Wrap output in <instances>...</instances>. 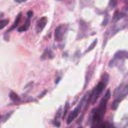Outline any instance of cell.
I'll list each match as a JSON object with an SVG mask.
<instances>
[{
	"label": "cell",
	"mask_w": 128,
	"mask_h": 128,
	"mask_svg": "<svg viewBox=\"0 0 128 128\" xmlns=\"http://www.w3.org/2000/svg\"><path fill=\"white\" fill-rule=\"evenodd\" d=\"M110 97H111V91L110 89H108L105 95L102 98L97 108H94L92 110V114H91V122L92 124V127L98 128V127L100 124V123L103 121L104 116L106 114L107 104H108Z\"/></svg>",
	"instance_id": "obj_1"
},
{
	"label": "cell",
	"mask_w": 128,
	"mask_h": 128,
	"mask_svg": "<svg viewBox=\"0 0 128 128\" xmlns=\"http://www.w3.org/2000/svg\"><path fill=\"white\" fill-rule=\"evenodd\" d=\"M110 82V75L107 73H104L101 76V80L98 83L96 87L90 92L89 97L92 100V104H95L101 94L106 88V86Z\"/></svg>",
	"instance_id": "obj_2"
},
{
	"label": "cell",
	"mask_w": 128,
	"mask_h": 128,
	"mask_svg": "<svg viewBox=\"0 0 128 128\" xmlns=\"http://www.w3.org/2000/svg\"><path fill=\"white\" fill-rule=\"evenodd\" d=\"M128 95V83L122 84L114 92L115 100L112 104L111 108L112 110H116L120 104V103L123 100V99Z\"/></svg>",
	"instance_id": "obj_3"
},
{
	"label": "cell",
	"mask_w": 128,
	"mask_h": 128,
	"mask_svg": "<svg viewBox=\"0 0 128 128\" xmlns=\"http://www.w3.org/2000/svg\"><path fill=\"white\" fill-rule=\"evenodd\" d=\"M128 60V51L126 50H118L116 52L114 57L111 59L109 63V67L112 68L115 66H118L119 61L124 62V60Z\"/></svg>",
	"instance_id": "obj_4"
},
{
	"label": "cell",
	"mask_w": 128,
	"mask_h": 128,
	"mask_svg": "<svg viewBox=\"0 0 128 128\" xmlns=\"http://www.w3.org/2000/svg\"><path fill=\"white\" fill-rule=\"evenodd\" d=\"M89 94H90V92L86 93V94L82 98V99L80 100V103L78 104L77 106L74 110L73 112H71L69 114V116H68V118H67V124H70L73 121H74V119L78 116V115H79V113H80V110H81V109H82V105H83V103L85 102V100H86L87 96H88Z\"/></svg>",
	"instance_id": "obj_5"
},
{
	"label": "cell",
	"mask_w": 128,
	"mask_h": 128,
	"mask_svg": "<svg viewBox=\"0 0 128 128\" xmlns=\"http://www.w3.org/2000/svg\"><path fill=\"white\" fill-rule=\"evenodd\" d=\"M69 29V25L64 23L58 25L55 30V40L58 42H61L63 40L65 34H67L68 31Z\"/></svg>",
	"instance_id": "obj_6"
},
{
	"label": "cell",
	"mask_w": 128,
	"mask_h": 128,
	"mask_svg": "<svg viewBox=\"0 0 128 128\" xmlns=\"http://www.w3.org/2000/svg\"><path fill=\"white\" fill-rule=\"evenodd\" d=\"M89 32V26L88 24L83 21L82 20H80V28H79V32L77 36V40L82 39L88 36Z\"/></svg>",
	"instance_id": "obj_7"
},
{
	"label": "cell",
	"mask_w": 128,
	"mask_h": 128,
	"mask_svg": "<svg viewBox=\"0 0 128 128\" xmlns=\"http://www.w3.org/2000/svg\"><path fill=\"white\" fill-rule=\"evenodd\" d=\"M48 22V19L46 16H43L41 18H40L35 26V32L36 33L39 34L41 32H43V30L44 29V28L46 27V24Z\"/></svg>",
	"instance_id": "obj_8"
},
{
	"label": "cell",
	"mask_w": 128,
	"mask_h": 128,
	"mask_svg": "<svg viewBox=\"0 0 128 128\" xmlns=\"http://www.w3.org/2000/svg\"><path fill=\"white\" fill-rule=\"evenodd\" d=\"M33 16V12L32 10H28L27 12V18L25 21V23L23 24V26H22L21 27H20L17 30L19 32H26L31 24V20H32V17Z\"/></svg>",
	"instance_id": "obj_9"
},
{
	"label": "cell",
	"mask_w": 128,
	"mask_h": 128,
	"mask_svg": "<svg viewBox=\"0 0 128 128\" xmlns=\"http://www.w3.org/2000/svg\"><path fill=\"white\" fill-rule=\"evenodd\" d=\"M22 13H20V14L16 16V19H15V20H14V24L12 25V26H11L5 33H8V32L13 31L14 28H16L18 26V25H19L20 22V20H21V18H22Z\"/></svg>",
	"instance_id": "obj_10"
},
{
	"label": "cell",
	"mask_w": 128,
	"mask_h": 128,
	"mask_svg": "<svg viewBox=\"0 0 128 128\" xmlns=\"http://www.w3.org/2000/svg\"><path fill=\"white\" fill-rule=\"evenodd\" d=\"M126 14L124 13H122V12H120L119 10H116L113 15V22H116L118 21H119L120 20L122 19H124V17H126Z\"/></svg>",
	"instance_id": "obj_11"
},
{
	"label": "cell",
	"mask_w": 128,
	"mask_h": 128,
	"mask_svg": "<svg viewBox=\"0 0 128 128\" xmlns=\"http://www.w3.org/2000/svg\"><path fill=\"white\" fill-rule=\"evenodd\" d=\"M9 98H10V99L12 100V101H14V102H15V103H17V102H19V101H20V97L18 96V94H16V93H15L14 92H10V93H9Z\"/></svg>",
	"instance_id": "obj_12"
},
{
	"label": "cell",
	"mask_w": 128,
	"mask_h": 128,
	"mask_svg": "<svg viewBox=\"0 0 128 128\" xmlns=\"http://www.w3.org/2000/svg\"><path fill=\"white\" fill-rule=\"evenodd\" d=\"M14 113V112L12 111V112H8V113H6L5 115H4L3 116H2V123H4L6 121H8L9 118H10V117L11 116V115Z\"/></svg>",
	"instance_id": "obj_13"
},
{
	"label": "cell",
	"mask_w": 128,
	"mask_h": 128,
	"mask_svg": "<svg viewBox=\"0 0 128 128\" xmlns=\"http://www.w3.org/2000/svg\"><path fill=\"white\" fill-rule=\"evenodd\" d=\"M97 43H98V39H95L93 42H92V44L88 46V48L86 50V53H87V52H88L89 51H91V50H92L94 47H95V46L97 45Z\"/></svg>",
	"instance_id": "obj_14"
},
{
	"label": "cell",
	"mask_w": 128,
	"mask_h": 128,
	"mask_svg": "<svg viewBox=\"0 0 128 128\" xmlns=\"http://www.w3.org/2000/svg\"><path fill=\"white\" fill-rule=\"evenodd\" d=\"M109 21H110V15H109L108 13H106L104 20L102 22V26H106L108 25V23H109Z\"/></svg>",
	"instance_id": "obj_15"
},
{
	"label": "cell",
	"mask_w": 128,
	"mask_h": 128,
	"mask_svg": "<svg viewBox=\"0 0 128 128\" xmlns=\"http://www.w3.org/2000/svg\"><path fill=\"white\" fill-rule=\"evenodd\" d=\"M9 23V20H1V21H0V24H1V27H0V28L1 29H3Z\"/></svg>",
	"instance_id": "obj_16"
},
{
	"label": "cell",
	"mask_w": 128,
	"mask_h": 128,
	"mask_svg": "<svg viewBox=\"0 0 128 128\" xmlns=\"http://www.w3.org/2000/svg\"><path fill=\"white\" fill-rule=\"evenodd\" d=\"M69 108H70V104H69V102H66L65 107H64V113H63V116H62V118L63 119H64V118L66 116V114H67L68 110H69Z\"/></svg>",
	"instance_id": "obj_17"
},
{
	"label": "cell",
	"mask_w": 128,
	"mask_h": 128,
	"mask_svg": "<svg viewBox=\"0 0 128 128\" xmlns=\"http://www.w3.org/2000/svg\"><path fill=\"white\" fill-rule=\"evenodd\" d=\"M109 4H110V7L111 9H114V8H116V6L118 4V2H117L116 0H110Z\"/></svg>",
	"instance_id": "obj_18"
},
{
	"label": "cell",
	"mask_w": 128,
	"mask_h": 128,
	"mask_svg": "<svg viewBox=\"0 0 128 128\" xmlns=\"http://www.w3.org/2000/svg\"><path fill=\"white\" fill-rule=\"evenodd\" d=\"M62 108L60 107L59 109H58V110L57 111V112H56V116H55V119L54 120H56V121H58V118L60 117V116H61V114H62Z\"/></svg>",
	"instance_id": "obj_19"
},
{
	"label": "cell",
	"mask_w": 128,
	"mask_h": 128,
	"mask_svg": "<svg viewBox=\"0 0 128 128\" xmlns=\"http://www.w3.org/2000/svg\"><path fill=\"white\" fill-rule=\"evenodd\" d=\"M46 93H47V90H45V91H44V92H42L40 94H39V95H38V98H43V97H44V95H45Z\"/></svg>",
	"instance_id": "obj_20"
},
{
	"label": "cell",
	"mask_w": 128,
	"mask_h": 128,
	"mask_svg": "<svg viewBox=\"0 0 128 128\" xmlns=\"http://www.w3.org/2000/svg\"><path fill=\"white\" fill-rule=\"evenodd\" d=\"M98 128H106V124H105V123H102V124H100Z\"/></svg>",
	"instance_id": "obj_21"
},
{
	"label": "cell",
	"mask_w": 128,
	"mask_h": 128,
	"mask_svg": "<svg viewBox=\"0 0 128 128\" xmlns=\"http://www.w3.org/2000/svg\"><path fill=\"white\" fill-rule=\"evenodd\" d=\"M26 1H28V0H14V2L16 3H22V2H26Z\"/></svg>",
	"instance_id": "obj_22"
},
{
	"label": "cell",
	"mask_w": 128,
	"mask_h": 128,
	"mask_svg": "<svg viewBox=\"0 0 128 128\" xmlns=\"http://www.w3.org/2000/svg\"><path fill=\"white\" fill-rule=\"evenodd\" d=\"M60 80H61V78H58V79H57V81L56 82V84H58V82L60 81Z\"/></svg>",
	"instance_id": "obj_23"
},
{
	"label": "cell",
	"mask_w": 128,
	"mask_h": 128,
	"mask_svg": "<svg viewBox=\"0 0 128 128\" xmlns=\"http://www.w3.org/2000/svg\"><path fill=\"white\" fill-rule=\"evenodd\" d=\"M82 128V127H80V128Z\"/></svg>",
	"instance_id": "obj_24"
},
{
	"label": "cell",
	"mask_w": 128,
	"mask_h": 128,
	"mask_svg": "<svg viewBox=\"0 0 128 128\" xmlns=\"http://www.w3.org/2000/svg\"><path fill=\"white\" fill-rule=\"evenodd\" d=\"M57 1H61V0H57Z\"/></svg>",
	"instance_id": "obj_25"
}]
</instances>
